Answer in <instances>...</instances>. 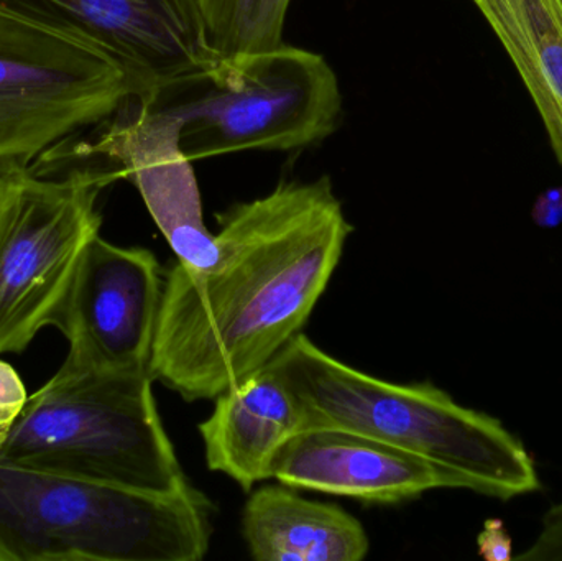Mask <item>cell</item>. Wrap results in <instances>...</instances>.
I'll return each mask as SVG.
<instances>
[{
    "instance_id": "cell-1",
    "label": "cell",
    "mask_w": 562,
    "mask_h": 561,
    "mask_svg": "<svg viewBox=\"0 0 562 561\" xmlns=\"http://www.w3.org/2000/svg\"><path fill=\"white\" fill-rule=\"evenodd\" d=\"M217 223L210 269L165 270L150 374L188 402L262 371L300 335L352 233L329 177L280 181Z\"/></svg>"
},
{
    "instance_id": "cell-2",
    "label": "cell",
    "mask_w": 562,
    "mask_h": 561,
    "mask_svg": "<svg viewBox=\"0 0 562 561\" xmlns=\"http://www.w3.org/2000/svg\"><path fill=\"white\" fill-rule=\"evenodd\" d=\"M296 395L307 427L346 428L459 474L468 490L510 501L540 490L535 461L501 420L429 382L393 384L296 335L267 366Z\"/></svg>"
},
{
    "instance_id": "cell-3",
    "label": "cell",
    "mask_w": 562,
    "mask_h": 561,
    "mask_svg": "<svg viewBox=\"0 0 562 561\" xmlns=\"http://www.w3.org/2000/svg\"><path fill=\"white\" fill-rule=\"evenodd\" d=\"M214 506L0 463V561H200Z\"/></svg>"
},
{
    "instance_id": "cell-4",
    "label": "cell",
    "mask_w": 562,
    "mask_h": 561,
    "mask_svg": "<svg viewBox=\"0 0 562 561\" xmlns=\"http://www.w3.org/2000/svg\"><path fill=\"white\" fill-rule=\"evenodd\" d=\"M147 372L59 371L26 401L0 463L109 486L173 494L190 490L161 424Z\"/></svg>"
},
{
    "instance_id": "cell-5",
    "label": "cell",
    "mask_w": 562,
    "mask_h": 561,
    "mask_svg": "<svg viewBox=\"0 0 562 561\" xmlns=\"http://www.w3.org/2000/svg\"><path fill=\"white\" fill-rule=\"evenodd\" d=\"M178 127L190 161L247 150H294L339 124L342 96L323 55L280 45L178 76L134 99Z\"/></svg>"
},
{
    "instance_id": "cell-6",
    "label": "cell",
    "mask_w": 562,
    "mask_h": 561,
    "mask_svg": "<svg viewBox=\"0 0 562 561\" xmlns=\"http://www.w3.org/2000/svg\"><path fill=\"white\" fill-rule=\"evenodd\" d=\"M59 171L0 164V355L20 352L55 325L72 277L99 236L101 191L121 177L101 160Z\"/></svg>"
},
{
    "instance_id": "cell-7",
    "label": "cell",
    "mask_w": 562,
    "mask_h": 561,
    "mask_svg": "<svg viewBox=\"0 0 562 561\" xmlns=\"http://www.w3.org/2000/svg\"><path fill=\"white\" fill-rule=\"evenodd\" d=\"M134 96L124 66L98 45L0 13V164H30Z\"/></svg>"
},
{
    "instance_id": "cell-8",
    "label": "cell",
    "mask_w": 562,
    "mask_h": 561,
    "mask_svg": "<svg viewBox=\"0 0 562 561\" xmlns=\"http://www.w3.org/2000/svg\"><path fill=\"white\" fill-rule=\"evenodd\" d=\"M164 282L165 269L151 250L95 236L53 325L69 343L65 364L150 374Z\"/></svg>"
},
{
    "instance_id": "cell-9",
    "label": "cell",
    "mask_w": 562,
    "mask_h": 561,
    "mask_svg": "<svg viewBox=\"0 0 562 561\" xmlns=\"http://www.w3.org/2000/svg\"><path fill=\"white\" fill-rule=\"evenodd\" d=\"M0 13L98 45L124 66L135 99L216 63L198 0H0Z\"/></svg>"
},
{
    "instance_id": "cell-10",
    "label": "cell",
    "mask_w": 562,
    "mask_h": 561,
    "mask_svg": "<svg viewBox=\"0 0 562 561\" xmlns=\"http://www.w3.org/2000/svg\"><path fill=\"white\" fill-rule=\"evenodd\" d=\"M98 134L94 141L71 145V154L45 152L40 164L94 158L117 168L140 191L178 262L191 270L210 269L216 260V234L204 223L193 161L181 152L177 124L128 99L101 122Z\"/></svg>"
},
{
    "instance_id": "cell-11",
    "label": "cell",
    "mask_w": 562,
    "mask_h": 561,
    "mask_svg": "<svg viewBox=\"0 0 562 561\" xmlns=\"http://www.w3.org/2000/svg\"><path fill=\"white\" fill-rule=\"evenodd\" d=\"M273 480L369 504H398L432 490H468L459 474L402 448L339 427H307L281 448Z\"/></svg>"
},
{
    "instance_id": "cell-12",
    "label": "cell",
    "mask_w": 562,
    "mask_h": 561,
    "mask_svg": "<svg viewBox=\"0 0 562 561\" xmlns=\"http://www.w3.org/2000/svg\"><path fill=\"white\" fill-rule=\"evenodd\" d=\"M214 401V411L200 425L207 468L250 493L256 484L273 480L281 448L307 428L306 412L267 368Z\"/></svg>"
},
{
    "instance_id": "cell-13",
    "label": "cell",
    "mask_w": 562,
    "mask_h": 561,
    "mask_svg": "<svg viewBox=\"0 0 562 561\" xmlns=\"http://www.w3.org/2000/svg\"><path fill=\"white\" fill-rule=\"evenodd\" d=\"M243 536L257 561H360L370 550L362 524L334 504L267 484L244 506Z\"/></svg>"
},
{
    "instance_id": "cell-14",
    "label": "cell",
    "mask_w": 562,
    "mask_h": 561,
    "mask_svg": "<svg viewBox=\"0 0 562 561\" xmlns=\"http://www.w3.org/2000/svg\"><path fill=\"white\" fill-rule=\"evenodd\" d=\"M527 88L562 165V0H471Z\"/></svg>"
},
{
    "instance_id": "cell-15",
    "label": "cell",
    "mask_w": 562,
    "mask_h": 561,
    "mask_svg": "<svg viewBox=\"0 0 562 561\" xmlns=\"http://www.w3.org/2000/svg\"><path fill=\"white\" fill-rule=\"evenodd\" d=\"M291 0H198L207 46L233 59L283 45Z\"/></svg>"
},
{
    "instance_id": "cell-16",
    "label": "cell",
    "mask_w": 562,
    "mask_h": 561,
    "mask_svg": "<svg viewBox=\"0 0 562 561\" xmlns=\"http://www.w3.org/2000/svg\"><path fill=\"white\" fill-rule=\"evenodd\" d=\"M515 560L562 561V501L543 517V526L530 549Z\"/></svg>"
},
{
    "instance_id": "cell-17",
    "label": "cell",
    "mask_w": 562,
    "mask_h": 561,
    "mask_svg": "<svg viewBox=\"0 0 562 561\" xmlns=\"http://www.w3.org/2000/svg\"><path fill=\"white\" fill-rule=\"evenodd\" d=\"M26 391L12 366L0 361V422L12 425L25 407Z\"/></svg>"
},
{
    "instance_id": "cell-18",
    "label": "cell",
    "mask_w": 562,
    "mask_h": 561,
    "mask_svg": "<svg viewBox=\"0 0 562 561\" xmlns=\"http://www.w3.org/2000/svg\"><path fill=\"white\" fill-rule=\"evenodd\" d=\"M479 556L487 561L514 560V542L501 519H487L477 537Z\"/></svg>"
},
{
    "instance_id": "cell-19",
    "label": "cell",
    "mask_w": 562,
    "mask_h": 561,
    "mask_svg": "<svg viewBox=\"0 0 562 561\" xmlns=\"http://www.w3.org/2000/svg\"><path fill=\"white\" fill-rule=\"evenodd\" d=\"M533 221L544 229L562 224V187L550 188L535 201Z\"/></svg>"
},
{
    "instance_id": "cell-20",
    "label": "cell",
    "mask_w": 562,
    "mask_h": 561,
    "mask_svg": "<svg viewBox=\"0 0 562 561\" xmlns=\"http://www.w3.org/2000/svg\"><path fill=\"white\" fill-rule=\"evenodd\" d=\"M12 425H5L0 422V450H2L3 444H5L7 435H9V430Z\"/></svg>"
}]
</instances>
